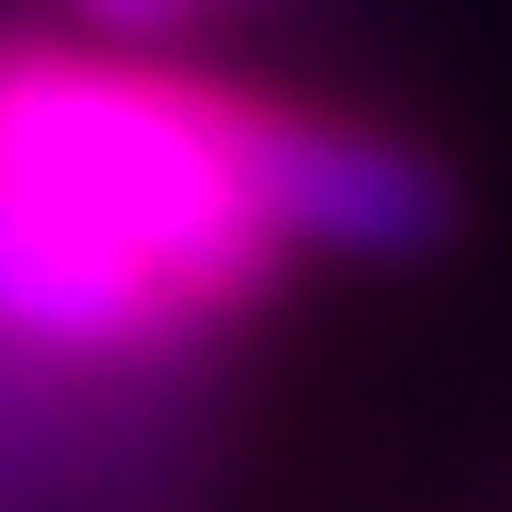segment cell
Returning <instances> with one entry per match:
<instances>
[{"mask_svg":"<svg viewBox=\"0 0 512 512\" xmlns=\"http://www.w3.org/2000/svg\"><path fill=\"white\" fill-rule=\"evenodd\" d=\"M80 12L114 23V35H148V23H171V12H183V0H80Z\"/></svg>","mask_w":512,"mask_h":512,"instance_id":"3","label":"cell"},{"mask_svg":"<svg viewBox=\"0 0 512 512\" xmlns=\"http://www.w3.org/2000/svg\"><path fill=\"white\" fill-rule=\"evenodd\" d=\"M0 183L148 274L205 342L274 308L296 274L239 171V80H160L137 57L0 35Z\"/></svg>","mask_w":512,"mask_h":512,"instance_id":"1","label":"cell"},{"mask_svg":"<svg viewBox=\"0 0 512 512\" xmlns=\"http://www.w3.org/2000/svg\"><path fill=\"white\" fill-rule=\"evenodd\" d=\"M239 171H251V205L285 251L433 262L467 228L456 160H433V148H410L387 126H353V114H319V103L239 92Z\"/></svg>","mask_w":512,"mask_h":512,"instance_id":"2","label":"cell"}]
</instances>
